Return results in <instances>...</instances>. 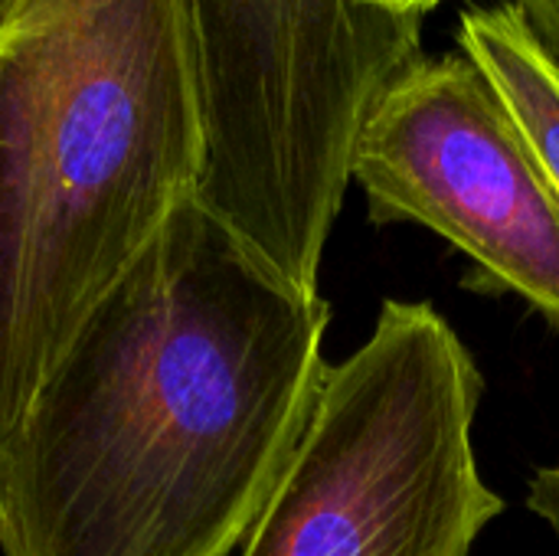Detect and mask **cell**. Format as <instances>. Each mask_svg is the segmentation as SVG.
I'll use <instances>...</instances> for the list:
<instances>
[{
	"mask_svg": "<svg viewBox=\"0 0 559 556\" xmlns=\"http://www.w3.org/2000/svg\"><path fill=\"white\" fill-rule=\"evenodd\" d=\"M197 0H26L0 36V433L197 197Z\"/></svg>",
	"mask_w": 559,
	"mask_h": 556,
	"instance_id": "2",
	"label": "cell"
},
{
	"mask_svg": "<svg viewBox=\"0 0 559 556\" xmlns=\"http://www.w3.org/2000/svg\"><path fill=\"white\" fill-rule=\"evenodd\" d=\"M26 0H0V36L10 29V23L16 20V13L23 10Z\"/></svg>",
	"mask_w": 559,
	"mask_h": 556,
	"instance_id": "10",
	"label": "cell"
},
{
	"mask_svg": "<svg viewBox=\"0 0 559 556\" xmlns=\"http://www.w3.org/2000/svg\"><path fill=\"white\" fill-rule=\"evenodd\" d=\"M534 33L559 56V0H514Z\"/></svg>",
	"mask_w": 559,
	"mask_h": 556,
	"instance_id": "8",
	"label": "cell"
},
{
	"mask_svg": "<svg viewBox=\"0 0 559 556\" xmlns=\"http://www.w3.org/2000/svg\"><path fill=\"white\" fill-rule=\"evenodd\" d=\"M367 7H377V10H386L393 16H403V20H426V13L432 7H439L442 0H360Z\"/></svg>",
	"mask_w": 559,
	"mask_h": 556,
	"instance_id": "9",
	"label": "cell"
},
{
	"mask_svg": "<svg viewBox=\"0 0 559 556\" xmlns=\"http://www.w3.org/2000/svg\"><path fill=\"white\" fill-rule=\"evenodd\" d=\"M328 324L187 200L0 433V554L239 551L314 416Z\"/></svg>",
	"mask_w": 559,
	"mask_h": 556,
	"instance_id": "1",
	"label": "cell"
},
{
	"mask_svg": "<svg viewBox=\"0 0 559 556\" xmlns=\"http://www.w3.org/2000/svg\"><path fill=\"white\" fill-rule=\"evenodd\" d=\"M200 206L301 292L350 187L357 138L423 52V23L360 0H197Z\"/></svg>",
	"mask_w": 559,
	"mask_h": 556,
	"instance_id": "3",
	"label": "cell"
},
{
	"mask_svg": "<svg viewBox=\"0 0 559 556\" xmlns=\"http://www.w3.org/2000/svg\"><path fill=\"white\" fill-rule=\"evenodd\" d=\"M527 508L559 534V462L534 469L527 485Z\"/></svg>",
	"mask_w": 559,
	"mask_h": 556,
	"instance_id": "7",
	"label": "cell"
},
{
	"mask_svg": "<svg viewBox=\"0 0 559 556\" xmlns=\"http://www.w3.org/2000/svg\"><path fill=\"white\" fill-rule=\"evenodd\" d=\"M373 223H419L472 259L465 285L559 328V197L491 79L423 56L370 111L350 164Z\"/></svg>",
	"mask_w": 559,
	"mask_h": 556,
	"instance_id": "5",
	"label": "cell"
},
{
	"mask_svg": "<svg viewBox=\"0 0 559 556\" xmlns=\"http://www.w3.org/2000/svg\"><path fill=\"white\" fill-rule=\"evenodd\" d=\"M485 377L429 301L386 298L328 370L239 556H468L504 498L475 456Z\"/></svg>",
	"mask_w": 559,
	"mask_h": 556,
	"instance_id": "4",
	"label": "cell"
},
{
	"mask_svg": "<svg viewBox=\"0 0 559 556\" xmlns=\"http://www.w3.org/2000/svg\"><path fill=\"white\" fill-rule=\"evenodd\" d=\"M459 49L491 79L559 197V56L534 33L514 0L472 7Z\"/></svg>",
	"mask_w": 559,
	"mask_h": 556,
	"instance_id": "6",
	"label": "cell"
}]
</instances>
